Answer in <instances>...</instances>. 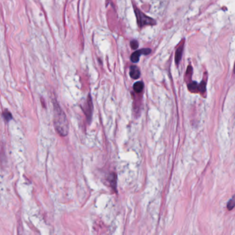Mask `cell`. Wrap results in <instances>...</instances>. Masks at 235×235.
<instances>
[{
	"instance_id": "obj_1",
	"label": "cell",
	"mask_w": 235,
	"mask_h": 235,
	"mask_svg": "<svg viewBox=\"0 0 235 235\" xmlns=\"http://www.w3.org/2000/svg\"><path fill=\"white\" fill-rule=\"evenodd\" d=\"M54 106V128L60 135L65 136L68 133V122L64 112L60 108L56 102L53 103Z\"/></svg>"
},
{
	"instance_id": "obj_2",
	"label": "cell",
	"mask_w": 235,
	"mask_h": 235,
	"mask_svg": "<svg viewBox=\"0 0 235 235\" xmlns=\"http://www.w3.org/2000/svg\"><path fill=\"white\" fill-rule=\"evenodd\" d=\"M135 12L136 20H137V24L140 28L146 25H155L156 24V21L153 19L147 17V15H145L138 9L135 8Z\"/></svg>"
},
{
	"instance_id": "obj_3",
	"label": "cell",
	"mask_w": 235,
	"mask_h": 235,
	"mask_svg": "<svg viewBox=\"0 0 235 235\" xmlns=\"http://www.w3.org/2000/svg\"><path fill=\"white\" fill-rule=\"evenodd\" d=\"M150 53H151V49L150 48H144L141 49V50H136L135 52L131 54L130 57V60L131 62L133 63H137L139 60V58H140L141 54H149Z\"/></svg>"
},
{
	"instance_id": "obj_4",
	"label": "cell",
	"mask_w": 235,
	"mask_h": 235,
	"mask_svg": "<svg viewBox=\"0 0 235 235\" xmlns=\"http://www.w3.org/2000/svg\"><path fill=\"white\" fill-rule=\"evenodd\" d=\"M141 73L139 68L136 65H131L130 68V76L134 80H137L140 77Z\"/></svg>"
},
{
	"instance_id": "obj_5",
	"label": "cell",
	"mask_w": 235,
	"mask_h": 235,
	"mask_svg": "<svg viewBox=\"0 0 235 235\" xmlns=\"http://www.w3.org/2000/svg\"><path fill=\"white\" fill-rule=\"evenodd\" d=\"M144 88V84L142 81H137L133 85V89L134 91L136 93H140L142 92L143 89Z\"/></svg>"
},
{
	"instance_id": "obj_6",
	"label": "cell",
	"mask_w": 235,
	"mask_h": 235,
	"mask_svg": "<svg viewBox=\"0 0 235 235\" xmlns=\"http://www.w3.org/2000/svg\"><path fill=\"white\" fill-rule=\"evenodd\" d=\"M183 50H184V45L180 46V47L177 49L175 53V62L177 64H178L179 62L181 61L182 54H183Z\"/></svg>"
},
{
	"instance_id": "obj_7",
	"label": "cell",
	"mask_w": 235,
	"mask_h": 235,
	"mask_svg": "<svg viewBox=\"0 0 235 235\" xmlns=\"http://www.w3.org/2000/svg\"><path fill=\"white\" fill-rule=\"evenodd\" d=\"M108 181L114 190H117V176L115 174H111L108 177Z\"/></svg>"
},
{
	"instance_id": "obj_8",
	"label": "cell",
	"mask_w": 235,
	"mask_h": 235,
	"mask_svg": "<svg viewBox=\"0 0 235 235\" xmlns=\"http://www.w3.org/2000/svg\"><path fill=\"white\" fill-rule=\"evenodd\" d=\"M91 104H92V100H91V97L89 96V97L88 98V111H87L86 113V114L87 117H88H88H89V119H91V116H92V110H89V108L92 109V106H91V107H89V106H91Z\"/></svg>"
},
{
	"instance_id": "obj_9",
	"label": "cell",
	"mask_w": 235,
	"mask_h": 235,
	"mask_svg": "<svg viewBox=\"0 0 235 235\" xmlns=\"http://www.w3.org/2000/svg\"><path fill=\"white\" fill-rule=\"evenodd\" d=\"M188 89L191 91H196V90H199V85L195 81H192L188 84Z\"/></svg>"
},
{
	"instance_id": "obj_10",
	"label": "cell",
	"mask_w": 235,
	"mask_h": 235,
	"mask_svg": "<svg viewBox=\"0 0 235 235\" xmlns=\"http://www.w3.org/2000/svg\"><path fill=\"white\" fill-rule=\"evenodd\" d=\"M234 206H235V196H234L233 198L228 201V203L227 205V207H228V209L229 210H231L233 209Z\"/></svg>"
},
{
	"instance_id": "obj_11",
	"label": "cell",
	"mask_w": 235,
	"mask_h": 235,
	"mask_svg": "<svg viewBox=\"0 0 235 235\" xmlns=\"http://www.w3.org/2000/svg\"><path fill=\"white\" fill-rule=\"evenodd\" d=\"M3 117H4V119L6 120V121H10V119H12V114H11V113H10V112H9L8 110H5L4 112Z\"/></svg>"
},
{
	"instance_id": "obj_12",
	"label": "cell",
	"mask_w": 235,
	"mask_h": 235,
	"mask_svg": "<svg viewBox=\"0 0 235 235\" xmlns=\"http://www.w3.org/2000/svg\"><path fill=\"white\" fill-rule=\"evenodd\" d=\"M206 83L204 81H202V82L199 85V91L201 92H204L206 91Z\"/></svg>"
},
{
	"instance_id": "obj_13",
	"label": "cell",
	"mask_w": 235,
	"mask_h": 235,
	"mask_svg": "<svg viewBox=\"0 0 235 235\" xmlns=\"http://www.w3.org/2000/svg\"><path fill=\"white\" fill-rule=\"evenodd\" d=\"M130 46L133 50H136L139 46V43L136 40H132L130 42Z\"/></svg>"
},
{
	"instance_id": "obj_14",
	"label": "cell",
	"mask_w": 235,
	"mask_h": 235,
	"mask_svg": "<svg viewBox=\"0 0 235 235\" xmlns=\"http://www.w3.org/2000/svg\"><path fill=\"white\" fill-rule=\"evenodd\" d=\"M234 73H235V64H234Z\"/></svg>"
}]
</instances>
